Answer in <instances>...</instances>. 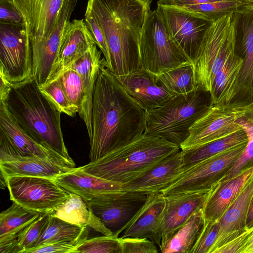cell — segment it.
<instances>
[{"mask_svg":"<svg viewBox=\"0 0 253 253\" xmlns=\"http://www.w3.org/2000/svg\"><path fill=\"white\" fill-rule=\"evenodd\" d=\"M147 114L110 70L104 58L93 95L90 162L144 133Z\"/></svg>","mask_w":253,"mask_h":253,"instance_id":"cell-1","label":"cell"},{"mask_svg":"<svg viewBox=\"0 0 253 253\" xmlns=\"http://www.w3.org/2000/svg\"><path fill=\"white\" fill-rule=\"evenodd\" d=\"M151 0H88V9L101 27L109 49L111 71L120 76L142 67L139 42Z\"/></svg>","mask_w":253,"mask_h":253,"instance_id":"cell-2","label":"cell"},{"mask_svg":"<svg viewBox=\"0 0 253 253\" xmlns=\"http://www.w3.org/2000/svg\"><path fill=\"white\" fill-rule=\"evenodd\" d=\"M0 101L34 139L74 163L64 143L61 114L41 92L33 77L10 84L0 79Z\"/></svg>","mask_w":253,"mask_h":253,"instance_id":"cell-3","label":"cell"},{"mask_svg":"<svg viewBox=\"0 0 253 253\" xmlns=\"http://www.w3.org/2000/svg\"><path fill=\"white\" fill-rule=\"evenodd\" d=\"M180 150L175 144L144 133L102 158L78 168L124 184L140 177Z\"/></svg>","mask_w":253,"mask_h":253,"instance_id":"cell-4","label":"cell"},{"mask_svg":"<svg viewBox=\"0 0 253 253\" xmlns=\"http://www.w3.org/2000/svg\"><path fill=\"white\" fill-rule=\"evenodd\" d=\"M212 105L210 91L197 85L192 91L175 95L148 112L145 133L180 147L188 137L190 127Z\"/></svg>","mask_w":253,"mask_h":253,"instance_id":"cell-5","label":"cell"},{"mask_svg":"<svg viewBox=\"0 0 253 253\" xmlns=\"http://www.w3.org/2000/svg\"><path fill=\"white\" fill-rule=\"evenodd\" d=\"M139 51L142 67L157 75L191 62L171 39L157 9L150 10L146 15L140 38Z\"/></svg>","mask_w":253,"mask_h":253,"instance_id":"cell-6","label":"cell"},{"mask_svg":"<svg viewBox=\"0 0 253 253\" xmlns=\"http://www.w3.org/2000/svg\"><path fill=\"white\" fill-rule=\"evenodd\" d=\"M253 119V103L238 102L212 105L190 128L182 151L195 148L220 139L243 128L240 121Z\"/></svg>","mask_w":253,"mask_h":253,"instance_id":"cell-7","label":"cell"},{"mask_svg":"<svg viewBox=\"0 0 253 253\" xmlns=\"http://www.w3.org/2000/svg\"><path fill=\"white\" fill-rule=\"evenodd\" d=\"M235 54L232 14L213 22L208 30L193 64L197 85L211 92L215 76Z\"/></svg>","mask_w":253,"mask_h":253,"instance_id":"cell-8","label":"cell"},{"mask_svg":"<svg viewBox=\"0 0 253 253\" xmlns=\"http://www.w3.org/2000/svg\"><path fill=\"white\" fill-rule=\"evenodd\" d=\"M23 157H38L71 169L75 166V163L34 139L0 101V163Z\"/></svg>","mask_w":253,"mask_h":253,"instance_id":"cell-9","label":"cell"},{"mask_svg":"<svg viewBox=\"0 0 253 253\" xmlns=\"http://www.w3.org/2000/svg\"><path fill=\"white\" fill-rule=\"evenodd\" d=\"M247 143L184 169L175 180L161 192L166 196L182 193L209 192L232 167Z\"/></svg>","mask_w":253,"mask_h":253,"instance_id":"cell-10","label":"cell"},{"mask_svg":"<svg viewBox=\"0 0 253 253\" xmlns=\"http://www.w3.org/2000/svg\"><path fill=\"white\" fill-rule=\"evenodd\" d=\"M32 77L31 42L25 26L0 23V78L14 84Z\"/></svg>","mask_w":253,"mask_h":253,"instance_id":"cell-11","label":"cell"},{"mask_svg":"<svg viewBox=\"0 0 253 253\" xmlns=\"http://www.w3.org/2000/svg\"><path fill=\"white\" fill-rule=\"evenodd\" d=\"M158 11L171 39L193 64L206 35L213 22L189 10L158 5Z\"/></svg>","mask_w":253,"mask_h":253,"instance_id":"cell-12","label":"cell"},{"mask_svg":"<svg viewBox=\"0 0 253 253\" xmlns=\"http://www.w3.org/2000/svg\"><path fill=\"white\" fill-rule=\"evenodd\" d=\"M5 179L10 200L41 212L53 211L71 193L52 178L12 176Z\"/></svg>","mask_w":253,"mask_h":253,"instance_id":"cell-13","label":"cell"},{"mask_svg":"<svg viewBox=\"0 0 253 253\" xmlns=\"http://www.w3.org/2000/svg\"><path fill=\"white\" fill-rule=\"evenodd\" d=\"M148 194L126 190L104 193L86 202L112 235L119 236L146 202Z\"/></svg>","mask_w":253,"mask_h":253,"instance_id":"cell-14","label":"cell"},{"mask_svg":"<svg viewBox=\"0 0 253 253\" xmlns=\"http://www.w3.org/2000/svg\"><path fill=\"white\" fill-rule=\"evenodd\" d=\"M77 3V0H66L50 35L43 40L31 42L33 77L39 87L46 85L51 78L65 31Z\"/></svg>","mask_w":253,"mask_h":253,"instance_id":"cell-15","label":"cell"},{"mask_svg":"<svg viewBox=\"0 0 253 253\" xmlns=\"http://www.w3.org/2000/svg\"><path fill=\"white\" fill-rule=\"evenodd\" d=\"M209 192L182 193L165 196L164 209L149 239L160 248L194 212L203 208Z\"/></svg>","mask_w":253,"mask_h":253,"instance_id":"cell-16","label":"cell"},{"mask_svg":"<svg viewBox=\"0 0 253 253\" xmlns=\"http://www.w3.org/2000/svg\"><path fill=\"white\" fill-rule=\"evenodd\" d=\"M235 53L243 59L237 90L253 98V2L239 5L232 14Z\"/></svg>","mask_w":253,"mask_h":253,"instance_id":"cell-17","label":"cell"},{"mask_svg":"<svg viewBox=\"0 0 253 253\" xmlns=\"http://www.w3.org/2000/svg\"><path fill=\"white\" fill-rule=\"evenodd\" d=\"M66 0H9L23 18L31 42L51 33Z\"/></svg>","mask_w":253,"mask_h":253,"instance_id":"cell-18","label":"cell"},{"mask_svg":"<svg viewBox=\"0 0 253 253\" xmlns=\"http://www.w3.org/2000/svg\"><path fill=\"white\" fill-rule=\"evenodd\" d=\"M117 77L129 94L147 113L162 106L175 95L167 88L157 75L144 68Z\"/></svg>","mask_w":253,"mask_h":253,"instance_id":"cell-19","label":"cell"},{"mask_svg":"<svg viewBox=\"0 0 253 253\" xmlns=\"http://www.w3.org/2000/svg\"><path fill=\"white\" fill-rule=\"evenodd\" d=\"M93 44L95 43L93 37L83 19H74L70 22L65 31L52 74L48 83L56 80Z\"/></svg>","mask_w":253,"mask_h":253,"instance_id":"cell-20","label":"cell"},{"mask_svg":"<svg viewBox=\"0 0 253 253\" xmlns=\"http://www.w3.org/2000/svg\"><path fill=\"white\" fill-rule=\"evenodd\" d=\"M101 53L97 46L93 44L85 54L67 68L74 69L82 79L84 96L78 113L85 124L89 140L92 135L91 118L93 92L98 71L104 59L101 58Z\"/></svg>","mask_w":253,"mask_h":253,"instance_id":"cell-21","label":"cell"},{"mask_svg":"<svg viewBox=\"0 0 253 253\" xmlns=\"http://www.w3.org/2000/svg\"><path fill=\"white\" fill-rule=\"evenodd\" d=\"M253 174V167L229 179L219 181L209 191L203 206L205 222L219 221Z\"/></svg>","mask_w":253,"mask_h":253,"instance_id":"cell-22","label":"cell"},{"mask_svg":"<svg viewBox=\"0 0 253 253\" xmlns=\"http://www.w3.org/2000/svg\"><path fill=\"white\" fill-rule=\"evenodd\" d=\"M183 170L181 150L166 158L140 177L124 184L122 190L146 194L161 192L171 184Z\"/></svg>","mask_w":253,"mask_h":253,"instance_id":"cell-23","label":"cell"},{"mask_svg":"<svg viewBox=\"0 0 253 253\" xmlns=\"http://www.w3.org/2000/svg\"><path fill=\"white\" fill-rule=\"evenodd\" d=\"M253 193V174L234 202L219 220V229L211 253L244 233L251 199Z\"/></svg>","mask_w":253,"mask_h":253,"instance_id":"cell-24","label":"cell"},{"mask_svg":"<svg viewBox=\"0 0 253 253\" xmlns=\"http://www.w3.org/2000/svg\"><path fill=\"white\" fill-rule=\"evenodd\" d=\"M53 179L67 191L80 196L85 202L102 194L122 191L123 185L97 177L78 168L58 174Z\"/></svg>","mask_w":253,"mask_h":253,"instance_id":"cell-25","label":"cell"},{"mask_svg":"<svg viewBox=\"0 0 253 253\" xmlns=\"http://www.w3.org/2000/svg\"><path fill=\"white\" fill-rule=\"evenodd\" d=\"M165 206V197L161 192L148 194L144 205L132 218L119 238H147L154 232Z\"/></svg>","mask_w":253,"mask_h":253,"instance_id":"cell-26","label":"cell"},{"mask_svg":"<svg viewBox=\"0 0 253 253\" xmlns=\"http://www.w3.org/2000/svg\"><path fill=\"white\" fill-rule=\"evenodd\" d=\"M51 215L81 227H91L105 235H112L108 230L88 208L86 202L78 195L71 193L69 197Z\"/></svg>","mask_w":253,"mask_h":253,"instance_id":"cell-27","label":"cell"},{"mask_svg":"<svg viewBox=\"0 0 253 253\" xmlns=\"http://www.w3.org/2000/svg\"><path fill=\"white\" fill-rule=\"evenodd\" d=\"M71 169L38 157H23L0 163V172L5 178L26 176L53 179Z\"/></svg>","mask_w":253,"mask_h":253,"instance_id":"cell-28","label":"cell"},{"mask_svg":"<svg viewBox=\"0 0 253 253\" xmlns=\"http://www.w3.org/2000/svg\"><path fill=\"white\" fill-rule=\"evenodd\" d=\"M243 59L235 53L224 63L214 79L211 94L212 105L233 102Z\"/></svg>","mask_w":253,"mask_h":253,"instance_id":"cell-29","label":"cell"},{"mask_svg":"<svg viewBox=\"0 0 253 253\" xmlns=\"http://www.w3.org/2000/svg\"><path fill=\"white\" fill-rule=\"evenodd\" d=\"M203 208L197 210L160 248L162 253H190L205 224Z\"/></svg>","mask_w":253,"mask_h":253,"instance_id":"cell-30","label":"cell"},{"mask_svg":"<svg viewBox=\"0 0 253 253\" xmlns=\"http://www.w3.org/2000/svg\"><path fill=\"white\" fill-rule=\"evenodd\" d=\"M248 135L243 129L225 137L198 147L182 151L184 169L237 146L247 144Z\"/></svg>","mask_w":253,"mask_h":253,"instance_id":"cell-31","label":"cell"},{"mask_svg":"<svg viewBox=\"0 0 253 253\" xmlns=\"http://www.w3.org/2000/svg\"><path fill=\"white\" fill-rule=\"evenodd\" d=\"M41 213L13 202L0 214V243L16 239L19 233Z\"/></svg>","mask_w":253,"mask_h":253,"instance_id":"cell-32","label":"cell"},{"mask_svg":"<svg viewBox=\"0 0 253 253\" xmlns=\"http://www.w3.org/2000/svg\"><path fill=\"white\" fill-rule=\"evenodd\" d=\"M88 234L87 227L70 223L52 215L51 212L43 233L33 248L61 241L83 242L87 239Z\"/></svg>","mask_w":253,"mask_h":253,"instance_id":"cell-33","label":"cell"},{"mask_svg":"<svg viewBox=\"0 0 253 253\" xmlns=\"http://www.w3.org/2000/svg\"><path fill=\"white\" fill-rule=\"evenodd\" d=\"M158 76L167 88L175 95L189 92L197 86L194 66L191 62L168 70Z\"/></svg>","mask_w":253,"mask_h":253,"instance_id":"cell-34","label":"cell"},{"mask_svg":"<svg viewBox=\"0 0 253 253\" xmlns=\"http://www.w3.org/2000/svg\"><path fill=\"white\" fill-rule=\"evenodd\" d=\"M242 4L238 1L228 0L186 5L178 7L195 12L215 22L225 16L232 14L238 7Z\"/></svg>","mask_w":253,"mask_h":253,"instance_id":"cell-35","label":"cell"},{"mask_svg":"<svg viewBox=\"0 0 253 253\" xmlns=\"http://www.w3.org/2000/svg\"><path fill=\"white\" fill-rule=\"evenodd\" d=\"M240 123L247 132L248 143L239 158L220 181L233 178L253 167V119L242 120Z\"/></svg>","mask_w":253,"mask_h":253,"instance_id":"cell-36","label":"cell"},{"mask_svg":"<svg viewBox=\"0 0 253 253\" xmlns=\"http://www.w3.org/2000/svg\"><path fill=\"white\" fill-rule=\"evenodd\" d=\"M56 80L71 103L79 111L84 96L83 83L80 75L74 69L69 68L65 70Z\"/></svg>","mask_w":253,"mask_h":253,"instance_id":"cell-37","label":"cell"},{"mask_svg":"<svg viewBox=\"0 0 253 253\" xmlns=\"http://www.w3.org/2000/svg\"><path fill=\"white\" fill-rule=\"evenodd\" d=\"M74 253H122V248L118 236L104 235L85 240Z\"/></svg>","mask_w":253,"mask_h":253,"instance_id":"cell-38","label":"cell"},{"mask_svg":"<svg viewBox=\"0 0 253 253\" xmlns=\"http://www.w3.org/2000/svg\"><path fill=\"white\" fill-rule=\"evenodd\" d=\"M51 212H42L33 221L21 230L17 241L21 253L33 248L43 233L51 216Z\"/></svg>","mask_w":253,"mask_h":253,"instance_id":"cell-39","label":"cell"},{"mask_svg":"<svg viewBox=\"0 0 253 253\" xmlns=\"http://www.w3.org/2000/svg\"><path fill=\"white\" fill-rule=\"evenodd\" d=\"M39 88L61 113L70 117H74L78 113V108L71 103L58 80L53 81Z\"/></svg>","mask_w":253,"mask_h":253,"instance_id":"cell-40","label":"cell"},{"mask_svg":"<svg viewBox=\"0 0 253 253\" xmlns=\"http://www.w3.org/2000/svg\"><path fill=\"white\" fill-rule=\"evenodd\" d=\"M219 229V220L205 222L203 229L190 253H210Z\"/></svg>","mask_w":253,"mask_h":253,"instance_id":"cell-41","label":"cell"},{"mask_svg":"<svg viewBox=\"0 0 253 253\" xmlns=\"http://www.w3.org/2000/svg\"><path fill=\"white\" fill-rule=\"evenodd\" d=\"M84 21L93 37L95 44L103 54L108 66L111 71L110 54L104 34L93 14L87 8H86Z\"/></svg>","mask_w":253,"mask_h":253,"instance_id":"cell-42","label":"cell"},{"mask_svg":"<svg viewBox=\"0 0 253 253\" xmlns=\"http://www.w3.org/2000/svg\"><path fill=\"white\" fill-rule=\"evenodd\" d=\"M122 253H158L156 245L147 238H120Z\"/></svg>","mask_w":253,"mask_h":253,"instance_id":"cell-43","label":"cell"},{"mask_svg":"<svg viewBox=\"0 0 253 253\" xmlns=\"http://www.w3.org/2000/svg\"><path fill=\"white\" fill-rule=\"evenodd\" d=\"M82 242L61 241L34 247L24 253H74Z\"/></svg>","mask_w":253,"mask_h":253,"instance_id":"cell-44","label":"cell"},{"mask_svg":"<svg viewBox=\"0 0 253 253\" xmlns=\"http://www.w3.org/2000/svg\"><path fill=\"white\" fill-rule=\"evenodd\" d=\"M253 228L215 250L213 253H243L247 240Z\"/></svg>","mask_w":253,"mask_h":253,"instance_id":"cell-45","label":"cell"},{"mask_svg":"<svg viewBox=\"0 0 253 253\" xmlns=\"http://www.w3.org/2000/svg\"><path fill=\"white\" fill-rule=\"evenodd\" d=\"M0 19L2 23L24 25L20 14L8 1H0Z\"/></svg>","mask_w":253,"mask_h":253,"instance_id":"cell-46","label":"cell"},{"mask_svg":"<svg viewBox=\"0 0 253 253\" xmlns=\"http://www.w3.org/2000/svg\"><path fill=\"white\" fill-rule=\"evenodd\" d=\"M235 0H173L169 2L166 6L181 7L186 5H194L208 2ZM237 1V0H236Z\"/></svg>","mask_w":253,"mask_h":253,"instance_id":"cell-47","label":"cell"},{"mask_svg":"<svg viewBox=\"0 0 253 253\" xmlns=\"http://www.w3.org/2000/svg\"><path fill=\"white\" fill-rule=\"evenodd\" d=\"M246 225L247 229L253 228V193L248 209Z\"/></svg>","mask_w":253,"mask_h":253,"instance_id":"cell-48","label":"cell"},{"mask_svg":"<svg viewBox=\"0 0 253 253\" xmlns=\"http://www.w3.org/2000/svg\"><path fill=\"white\" fill-rule=\"evenodd\" d=\"M243 253H253V230L247 240Z\"/></svg>","mask_w":253,"mask_h":253,"instance_id":"cell-49","label":"cell"},{"mask_svg":"<svg viewBox=\"0 0 253 253\" xmlns=\"http://www.w3.org/2000/svg\"><path fill=\"white\" fill-rule=\"evenodd\" d=\"M173 0H158V5H166L169 2ZM242 2L243 4L248 3L249 0H235Z\"/></svg>","mask_w":253,"mask_h":253,"instance_id":"cell-50","label":"cell"},{"mask_svg":"<svg viewBox=\"0 0 253 253\" xmlns=\"http://www.w3.org/2000/svg\"><path fill=\"white\" fill-rule=\"evenodd\" d=\"M0 188L2 189H4L6 187H7L6 185V182L5 179L2 174L0 172Z\"/></svg>","mask_w":253,"mask_h":253,"instance_id":"cell-51","label":"cell"},{"mask_svg":"<svg viewBox=\"0 0 253 253\" xmlns=\"http://www.w3.org/2000/svg\"><path fill=\"white\" fill-rule=\"evenodd\" d=\"M253 0H249L248 1V3H253Z\"/></svg>","mask_w":253,"mask_h":253,"instance_id":"cell-52","label":"cell"},{"mask_svg":"<svg viewBox=\"0 0 253 253\" xmlns=\"http://www.w3.org/2000/svg\"><path fill=\"white\" fill-rule=\"evenodd\" d=\"M9 0H0V1H8Z\"/></svg>","mask_w":253,"mask_h":253,"instance_id":"cell-53","label":"cell"}]
</instances>
